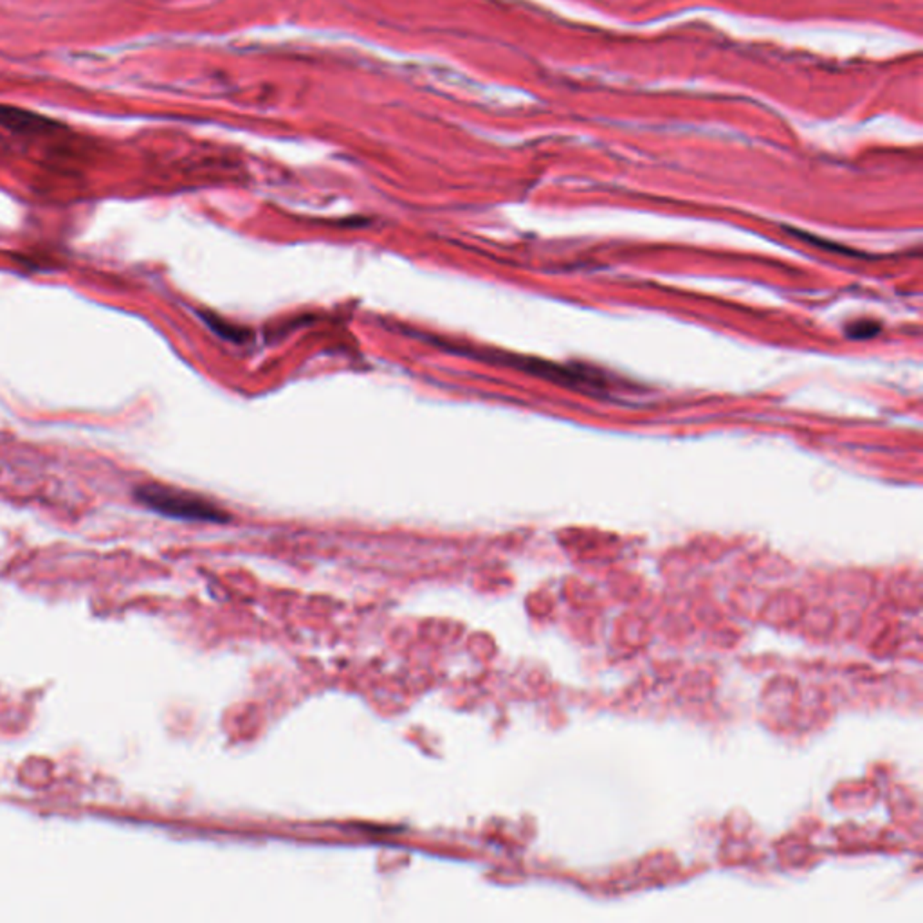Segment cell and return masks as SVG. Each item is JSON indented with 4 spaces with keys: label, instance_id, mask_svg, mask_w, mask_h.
I'll return each instance as SVG.
<instances>
[{
    "label": "cell",
    "instance_id": "cell-2",
    "mask_svg": "<svg viewBox=\"0 0 923 923\" xmlns=\"http://www.w3.org/2000/svg\"><path fill=\"white\" fill-rule=\"evenodd\" d=\"M47 123H51V121L35 114V112H27V110H22L16 107L0 105V125L13 128L16 132H40V130H46Z\"/></svg>",
    "mask_w": 923,
    "mask_h": 923
},
{
    "label": "cell",
    "instance_id": "cell-1",
    "mask_svg": "<svg viewBox=\"0 0 923 923\" xmlns=\"http://www.w3.org/2000/svg\"><path fill=\"white\" fill-rule=\"evenodd\" d=\"M138 500L149 508H152L158 514L175 518V519H186V521H202V523H226L230 519L228 512L222 510L219 505L167 486H143L136 493Z\"/></svg>",
    "mask_w": 923,
    "mask_h": 923
}]
</instances>
